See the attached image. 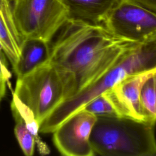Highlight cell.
I'll return each mask as SVG.
<instances>
[{"label": "cell", "mask_w": 156, "mask_h": 156, "mask_svg": "<svg viewBox=\"0 0 156 156\" xmlns=\"http://www.w3.org/2000/svg\"><path fill=\"white\" fill-rule=\"evenodd\" d=\"M55 37L49 62L62 80L65 100L91 84L139 44L113 35L102 24L71 20Z\"/></svg>", "instance_id": "obj_1"}, {"label": "cell", "mask_w": 156, "mask_h": 156, "mask_svg": "<svg viewBox=\"0 0 156 156\" xmlns=\"http://www.w3.org/2000/svg\"><path fill=\"white\" fill-rule=\"evenodd\" d=\"M154 69H156V38L139 43L123 55L91 84L61 102L41 123L39 132L52 133L70 116L121 80L129 76Z\"/></svg>", "instance_id": "obj_2"}, {"label": "cell", "mask_w": 156, "mask_h": 156, "mask_svg": "<svg viewBox=\"0 0 156 156\" xmlns=\"http://www.w3.org/2000/svg\"><path fill=\"white\" fill-rule=\"evenodd\" d=\"M153 124L124 116L97 117L90 135L94 155H156Z\"/></svg>", "instance_id": "obj_3"}, {"label": "cell", "mask_w": 156, "mask_h": 156, "mask_svg": "<svg viewBox=\"0 0 156 156\" xmlns=\"http://www.w3.org/2000/svg\"><path fill=\"white\" fill-rule=\"evenodd\" d=\"M13 94L30 110L39 126L65 100L62 80L49 62L17 77Z\"/></svg>", "instance_id": "obj_4"}, {"label": "cell", "mask_w": 156, "mask_h": 156, "mask_svg": "<svg viewBox=\"0 0 156 156\" xmlns=\"http://www.w3.org/2000/svg\"><path fill=\"white\" fill-rule=\"evenodd\" d=\"M16 27L24 38L51 42L68 20L66 8L58 0H12Z\"/></svg>", "instance_id": "obj_5"}, {"label": "cell", "mask_w": 156, "mask_h": 156, "mask_svg": "<svg viewBox=\"0 0 156 156\" xmlns=\"http://www.w3.org/2000/svg\"><path fill=\"white\" fill-rule=\"evenodd\" d=\"M102 25L113 35L138 43L156 38V13L132 0H118Z\"/></svg>", "instance_id": "obj_6"}, {"label": "cell", "mask_w": 156, "mask_h": 156, "mask_svg": "<svg viewBox=\"0 0 156 156\" xmlns=\"http://www.w3.org/2000/svg\"><path fill=\"white\" fill-rule=\"evenodd\" d=\"M97 117L81 109L63 121L52 133L54 143L66 156L94 155L90 135Z\"/></svg>", "instance_id": "obj_7"}, {"label": "cell", "mask_w": 156, "mask_h": 156, "mask_svg": "<svg viewBox=\"0 0 156 156\" xmlns=\"http://www.w3.org/2000/svg\"><path fill=\"white\" fill-rule=\"evenodd\" d=\"M155 71L129 76L105 91L113 102L120 116L145 122L140 103V90L144 80Z\"/></svg>", "instance_id": "obj_8"}, {"label": "cell", "mask_w": 156, "mask_h": 156, "mask_svg": "<svg viewBox=\"0 0 156 156\" xmlns=\"http://www.w3.org/2000/svg\"><path fill=\"white\" fill-rule=\"evenodd\" d=\"M24 40L16 27L11 1L0 0V44L12 67L18 62Z\"/></svg>", "instance_id": "obj_9"}, {"label": "cell", "mask_w": 156, "mask_h": 156, "mask_svg": "<svg viewBox=\"0 0 156 156\" xmlns=\"http://www.w3.org/2000/svg\"><path fill=\"white\" fill-rule=\"evenodd\" d=\"M51 42L41 39L24 38L16 65L13 69L17 77H22L49 62Z\"/></svg>", "instance_id": "obj_10"}, {"label": "cell", "mask_w": 156, "mask_h": 156, "mask_svg": "<svg viewBox=\"0 0 156 156\" xmlns=\"http://www.w3.org/2000/svg\"><path fill=\"white\" fill-rule=\"evenodd\" d=\"M67 9L68 20L102 24L118 0H58Z\"/></svg>", "instance_id": "obj_11"}, {"label": "cell", "mask_w": 156, "mask_h": 156, "mask_svg": "<svg viewBox=\"0 0 156 156\" xmlns=\"http://www.w3.org/2000/svg\"><path fill=\"white\" fill-rule=\"evenodd\" d=\"M141 110L146 122L156 123V71L143 82L140 94Z\"/></svg>", "instance_id": "obj_12"}, {"label": "cell", "mask_w": 156, "mask_h": 156, "mask_svg": "<svg viewBox=\"0 0 156 156\" xmlns=\"http://www.w3.org/2000/svg\"><path fill=\"white\" fill-rule=\"evenodd\" d=\"M11 110L15 121V135L19 145L26 155L32 156L36 144L35 138L19 112L13 107H11Z\"/></svg>", "instance_id": "obj_13"}, {"label": "cell", "mask_w": 156, "mask_h": 156, "mask_svg": "<svg viewBox=\"0 0 156 156\" xmlns=\"http://www.w3.org/2000/svg\"><path fill=\"white\" fill-rule=\"evenodd\" d=\"M11 107L15 108L19 112L21 117L24 119L27 127L35 138V142L38 145L40 152L44 154H48L49 152V149L48 147L40 140L38 136L40 126L34 118V115L30 110L24 104H23L14 94H13Z\"/></svg>", "instance_id": "obj_14"}, {"label": "cell", "mask_w": 156, "mask_h": 156, "mask_svg": "<svg viewBox=\"0 0 156 156\" xmlns=\"http://www.w3.org/2000/svg\"><path fill=\"white\" fill-rule=\"evenodd\" d=\"M82 109L99 116H120L112 100L104 92L88 102Z\"/></svg>", "instance_id": "obj_15"}, {"label": "cell", "mask_w": 156, "mask_h": 156, "mask_svg": "<svg viewBox=\"0 0 156 156\" xmlns=\"http://www.w3.org/2000/svg\"><path fill=\"white\" fill-rule=\"evenodd\" d=\"M10 76L7 68L5 54L3 51H0V102L4 97L6 92V83Z\"/></svg>", "instance_id": "obj_16"}, {"label": "cell", "mask_w": 156, "mask_h": 156, "mask_svg": "<svg viewBox=\"0 0 156 156\" xmlns=\"http://www.w3.org/2000/svg\"><path fill=\"white\" fill-rule=\"evenodd\" d=\"M156 13V0H132Z\"/></svg>", "instance_id": "obj_17"}, {"label": "cell", "mask_w": 156, "mask_h": 156, "mask_svg": "<svg viewBox=\"0 0 156 156\" xmlns=\"http://www.w3.org/2000/svg\"><path fill=\"white\" fill-rule=\"evenodd\" d=\"M0 51H2V47H1V44H0Z\"/></svg>", "instance_id": "obj_18"}, {"label": "cell", "mask_w": 156, "mask_h": 156, "mask_svg": "<svg viewBox=\"0 0 156 156\" xmlns=\"http://www.w3.org/2000/svg\"><path fill=\"white\" fill-rule=\"evenodd\" d=\"M9 1H12V0H9Z\"/></svg>", "instance_id": "obj_19"}]
</instances>
